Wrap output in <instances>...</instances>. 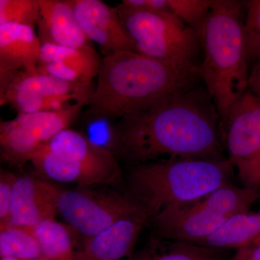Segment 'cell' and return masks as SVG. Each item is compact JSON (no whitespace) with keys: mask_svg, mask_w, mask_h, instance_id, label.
Listing matches in <instances>:
<instances>
[{"mask_svg":"<svg viewBox=\"0 0 260 260\" xmlns=\"http://www.w3.org/2000/svg\"><path fill=\"white\" fill-rule=\"evenodd\" d=\"M200 83L120 119L116 124V154L135 164L223 158L220 115L205 85Z\"/></svg>","mask_w":260,"mask_h":260,"instance_id":"1","label":"cell"},{"mask_svg":"<svg viewBox=\"0 0 260 260\" xmlns=\"http://www.w3.org/2000/svg\"><path fill=\"white\" fill-rule=\"evenodd\" d=\"M201 81L198 65L159 60L133 51L103 56L86 116L121 119Z\"/></svg>","mask_w":260,"mask_h":260,"instance_id":"2","label":"cell"},{"mask_svg":"<svg viewBox=\"0 0 260 260\" xmlns=\"http://www.w3.org/2000/svg\"><path fill=\"white\" fill-rule=\"evenodd\" d=\"M244 15V1L213 0L200 34L203 53L200 78L218 110L221 127L231 109L248 92L250 72L243 34Z\"/></svg>","mask_w":260,"mask_h":260,"instance_id":"3","label":"cell"},{"mask_svg":"<svg viewBox=\"0 0 260 260\" xmlns=\"http://www.w3.org/2000/svg\"><path fill=\"white\" fill-rule=\"evenodd\" d=\"M229 159H170L135 164L129 175L130 194L150 218L172 205L186 203L231 184Z\"/></svg>","mask_w":260,"mask_h":260,"instance_id":"4","label":"cell"},{"mask_svg":"<svg viewBox=\"0 0 260 260\" xmlns=\"http://www.w3.org/2000/svg\"><path fill=\"white\" fill-rule=\"evenodd\" d=\"M30 161L44 177L80 187L113 182L120 177L115 154L70 128L55 135Z\"/></svg>","mask_w":260,"mask_h":260,"instance_id":"5","label":"cell"},{"mask_svg":"<svg viewBox=\"0 0 260 260\" xmlns=\"http://www.w3.org/2000/svg\"><path fill=\"white\" fill-rule=\"evenodd\" d=\"M259 189L232 184L186 203L171 205L153 217L159 239L195 244L215 232L235 214L249 211Z\"/></svg>","mask_w":260,"mask_h":260,"instance_id":"6","label":"cell"},{"mask_svg":"<svg viewBox=\"0 0 260 260\" xmlns=\"http://www.w3.org/2000/svg\"><path fill=\"white\" fill-rule=\"evenodd\" d=\"M116 8L135 52L175 64L199 66L203 51L199 34L172 12L137 9L122 3Z\"/></svg>","mask_w":260,"mask_h":260,"instance_id":"7","label":"cell"},{"mask_svg":"<svg viewBox=\"0 0 260 260\" xmlns=\"http://www.w3.org/2000/svg\"><path fill=\"white\" fill-rule=\"evenodd\" d=\"M142 210H146L130 194L94 191L89 187L60 189L57 198L58 213L84 238L97 235Z\"/></svg>","mask_w":260,"mask_h":260,"instance_id":"8","label":"cell"},{"mask_svg":"<svg viewBox=\"0 0 260 260\" xmlns=\"http://www.w3.org/2000/svg\"><path fill=\"white\" fill-rule=\"evenodd\" d=\"M85 104H76L54 112L19 114L0 123L2 156L8 162L23 164L55 135L74 122Z\"/></svg>","mask_w":260,"mask_h":260,"instance_id":"9","label":"cell"},{"mask_svg":"<svg viewBox=\"0 0 260 260\" xmlns=\"http://www.w3.org/2000/svg\"><path fill=\"white\" fill-rule=\"evenodd\" d=\"M93 90L38 71L19 72L0 93L1 105L9 104L19 114L54 112L76 104L88 105Z\"/></svg>","mask_w":260,"mask_h":260,"instance_id":"10","label":"cell"},{"mask_svg":"<svg viewBox=\"0 0 260 260\" xmlns=\"http://www.w3.org/2000/svg\"><path fill=\"white\" fill-rule=\"evenodd\" d=\"M222 129L229 160L243 182L260 152V98L248 90L231 109Z\"/></svg>","mask_w":260,"mask_h":260,"instance_id":"11","label":"cell"},{"mask_svg":"<svg viewBox=\"0 0 260 260\" xmlns=\"http://www.w3.org/2000/svg\"><path fill=\"white\" fill-rule=\"evenodd\" d=\"M82 30L96 43L103 56L135 51L134 43L123 26L116 8L100 0H69Z\"/></svg>","mask_w":260,"mask_h":260,"instance_id":"12","label":"cell"},{"mask_svg":"<svg viewBox=\"0 0 260 260\" xmlns=\"http://www.w3.org/2000/svg\"><path fill=\"white\" fill-rule=\"evenodd\" d=\"M59 190L34 176L17 177L9 216L5 225L32 228L44 220L55 219Z\"/></svg>","mask_w":260,"mask_h":260,"instance_id":"13","label":"cell"},{"mask_svg":"<svg viewBox=\"0 0 260 260\" xmlns=\"http://www.w3.org/2000/svg\"><path fill=\"white\" fill-rule=\"evenodd\" d=\"M102 59L90 44L81 48L43 44L37 70L57 79L91 88Z\"/></svg>","mask_w":260,"mask_h":260,"instance_id":"14","label":"cell"},{"mask_svg":"<svg viewBox=\"0 0 260 260\" xmlns=\"http://www.w3.org/2000/svg\"><path fill=\"white\" fill-rule=\"evenodd\" d=\"M150 218L142 210L93 237L84 238L75 260H130L142 229Z\"/></svg>","mask_w":260,"mask_h":260,"instance_id":"15","label":"cell"},{"mask_svg":"<svg viewBox=\"0 0 260 260\" xmlns=\"http://www.w3.org/2000/svg\"><path fill=\"white\" fill-rule=\"evenodd\" d=\"M42 43L31 27L0 24V93L19 72H37Z\"/></svg>","mask_w":260,"mask_h":260,"instance_id":"16","label":"cell"},{"mask_svg":"<svg viewBox=\"0 0 260 260\" xmlns=\"http://www.w3.org/2000/svg\"><path fill=\"white\" fill-rule=\"evenodd\" d=\"M40 20L38 37L42 44L81 48L88 39L80 27L69 0H38Z\"/></svg>","mask_w":260,"mask_h":260,"instance_id":"17","label":"cell"},{"mask_svg":"<svg viewBox=\"0 0 260 260\" xmlns=\"http://www.w3.org/2000/svg\"><path fill=\"white\" fill-rule=\"evenodd\" d=\"M193 244L223 250L260 245V213L235 214L209 236Z\"/></svg>","mask_w":260,"mask_h":260,"instance_id":"18","label":"cell"},{"mask_svg":"<svg viewBox=\"0 0 260 260\" xmlns=\"http://www.w3.org/2000/svg\"><path fill=\"white\" fill-rule=\"evenodd\" d=\"M31 229L44 260H75L77 251L70 226L49 219Z\"/></svg>","mask_w":260,"mask_h":260,"instance_id":"19","label":"cell"},{"mask_svg":"<svg viewBox=\"0 0 260 260\" xmlns=\"http://www.w3.org/2000/svg\"><path fill=\"white\" fill-rule=\"evenodd\" d=\"M225 251L158 238L135 260H225Z\"/></svg>","mask_w":260,"mask_h":260,"instance_id":"20","label":"cell"},{"mask_svg":"<svg viewBox=\"0 0 260 260\" xmlns=\"http://www.w3.org/2000/svg\"><path fill=\"white\" fill-rule=\"evenodd\" d=\"M0 256L18 260L42 259L40 246L29 228L0 226Z\"/></svg>","mask_w":260,"mask_h":260,"instance_id":"21","label":"cell"},{"mask_svg":"<svg viewBox=\"0 0 260 260\" xmlns=\"http://www.w3.org/2000/svg\"><path fill=\"white\" fill-rule=\"evenodd\" d=\"M243 34L249 70L260 64V0L244 1Z\"/></svg>","mask_w":260,"mask_h":260,"instance_id":"22","label":"cell"},{"mask_svg":"<svg viewBox=\"0 0 260 260\" xmlns=\"http://www.w3.org/2000/svg\"><path fill=\"white\" fill-rule=\"evenodd\" d=\"M39 20L38 0H0V24L13 23L35 28Z\"/></svg>","mask_w":260,"mask_h":260,"instance_id":"23","label":"cell"},{"mask_svg":"<svg viewBox=\"0 0 260 260\" xmlns=\"http://www.w3.org/2000/svg\"><path fill=\"white\" fill-rule=\"evenodd\" d=\"M174 15L200 34L211 10L213 0H168Z\"/></svg>","mask_w":260,"mask_h":260,"instance_id":"24","label":"cell"},{"mask_svg":"<svg viewBox=\"0 0 260 260\" xmlns=\"http://www.w3.org/2000/svg\"><path fill=\"white\" fill-rule=\"evenodd\" d=\"M17 177L13 173L1 170L0 172V226L8 222L13 186Z\"/></svg>","mask_w":260,"mask_h":260,"instance_id":"25","label":"cell"},{"mask_svg":"<svg viewBox=\"0 0 260 260\" xmlns=\"http://www.w3.org/2000/svg\"><path fill=\"white\" fill-rule=\"evenodd\" d=\"M121 3L137 9L155 12H172L168 0H124Z\"/></svg>","mask_w":260,"mask_h":260,"instance_id":"26","label":"cell"},{"mask_svg":"<svg viewBox=\"0 0 260 260\" xmlns=\"http://www.w3.org/2000/svg\"><path fill=\"white\" fill-rule=\"evenodd\" d=\"M244 187L259 189L260 186V152L251 164L244 181Z\"/></svg>","mask_w":260,"mask_h":260,"instance_id":"27","label":"cell"},{"mask_svg":"<svg viewBox=\"0 0 260 260\" xmlns=\"http://www.w3.org/2000/svg\"><path fill=\"white\" fill-rule=\"evenodd\" d=\"M230 260H260V245L239 249Z\"/></svg>","mask_w":260,"mask_h":260,"instance_id":"28","label":"cell"},{"mask_svg":"<svg viewBox=\"0 0 260 260\" xmlns=\"http://www.w3.org/2000/svg\"><path fill=\"white\" fill-rule=\"evenodd\" d=\"M248 90L260 98V64L251 70Z\"/></svg>","mask_w":260,"mask_h":260,"instance_id":"29","label":"cell"},{"mask_svg":"<svg viewBox=\"0 0 260 260\" xmlns=\"http://www.w3.org/2000/svg\"><path fill=\"white\" fill-rule=\"evenodd\" d=\"M1 260H18V259H13V258H1Z\"/></svg>","mask_w":260,"mask_h":260,"instance_id":"30","label":"cell"},{"mask_svg":"<svg viewBox=\"0 0 260 260\" xmlns=\"http://www.w3.org/2000/svg\"><path fill=\"white\" fill-rule=\"evenodd\" d=\"M34 260H44V259H43L42 258V259H34Z\"/></svg>","mask_w":260,"mask_h":260,"instance_id":"31","label":"cell"},{"mask_svg":"<svg viewBox=\"0 0 260 260\" xmlns=\"http://www.w3.org/2000/svg\"><path fill=\"white\" fill-rule=\"evenodd\" d=\"M259 213H260V212H259Z\"/></svg>","mask_w":260,"mask_h":260,"instance_id":"32","label":"cell"}]
</instances>
